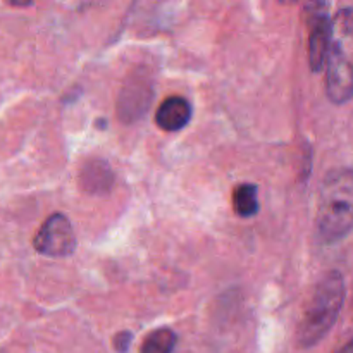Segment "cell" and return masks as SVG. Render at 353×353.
I'll list each match as a JSON object with an SVG mask.
<instances>
[{
	"label": "cell",
	"instance_id": "obj_1",
	"mask_svg": "<svg viewBox=\"0 0 353 353\" xmlns=\"http://www.w3.org/2000/svg\"><path fill=\"white\" fill-rule=\"evenodd\" d=\"M317 233L326 243H338L353 231V169H333L324 178L317 207Z\"/></svg>",
	"mask_w": 353,
	"mask_h": 353
},
{
	"label": "cell",
	"instance_id": "obj_2",
	"mask_svg": "<svg viewBox=\"0 0 353 353\" xmlns=\"http://www.w3.org/2000/svg\"><path fill=\"white\" fill-rule=\"evenodd\" d=\"M347 286L340 271H330L316 285L312 296L302 314L296 330V341L300 347L310 348L319 343L336 324L343 309Z\"/></svg>",
	"mask_w": 353,
	"mask_h": 353
},
{
	"label": "cell",
	"instance_id": "obj_3",
	"mask_svg": "<svg viewBox=\"0 0 353 353\" xmlns=\"http://www.w3.org/2000/svg\"><path fill=\"white\" fill-rule=\"evenodd\" d=\"M326 93L336 105L353 99V7H343L331 19Z\"/></svg>",
	"mask_w": 353,
	"mask_h": 353
},
{
	"label": "cell",
	"instance_id": "obj_4",
	"mask_svg": "<svg viewBox=\"0 0 353 353\" xmlns=\"http://www.w3.org/2000/svg\"><path fill=\"white\" fill-rule=\"evenodd\" d=\"M34 248L47 257H68L76 248V236L71 223L62 214L48 217L34 236Z\"/></svg>",
	"mask_w": 353,
	"mask_h": 353
},
{
	"label": "cell",
	"instance_id": "obj_5",
	"mask_svg": "<svg viewBox=\"0 0 353 353\" xmlns=\"http://www.w3.org/2000/svg\"><path fill=\"white\" fill-rule=\"evenodd\" d=\"M326 3H312L307 10L309 17V62L314 72L323 71L327 62L331 45V19Z\"/></svg>",
	"mask_w": 353,
	"mask_h": 353
},
{
	"label": "cell",
	"instance_id": "obj_6",
	"mask_svg": "<svg viewBox=\"0 0 353 353\" xmlns=\"http://www.w3.org/2000/svg\"><path fill=\"white\" fill-rule=\"evenodd\" d=\"M192 119V105L183 97H169L161 103L155 121L164 131H179Z\"/></svg>",
	"mask_w": 353,
	"mask_h": 353
},
{
	"label": "cell",
	"instance_id": "obj_7",
	"mask_svg": "<svg viewBox=\"0 0 353 353\" xmlns=\"http://www.w3.org/2000/svg\"><path fill=\"white\" fill-rule=\"evenodd\" d=\"M152 100L150 90L143 83H131L126 90H124V95H121V117L130 116V119H134L140 114L145 112V107L148 105V102Z\"/></svg>",
	"mask_w": 353,
	"mask_h": 353
},
{
	"label": "cell",
	"instance_id": "obj_8",
	"mask_svg": "<svg viewBox=\"0 0 353 353\" xmlns=\"http://www.w3.org/2000/svg\"><path fill=\"white\" fill-rule=\"evenodd\" d=\"M81 183L88 192H107L112 185V172H110V168L105 162H90L83 169Z\"/></svg>",
	"mask_w": 353,
	"mask_h": 353
},
{
	"label": "cell",
	"instance_id": "obj_9",
	"mask_svg": "<svg viewBox=\"0 0 353 353\" xmlns=\"http://www.w3.org/2000/svg\"><path fill=\"white\" fill-rule=\"evenodd\" d=\"M259 190L252 183H243L233 192V209L236 216L248 219L259 212Z\"/></svg>",
	"mask_w": 353,
	"mask_h": 353
},
{
	"label": "cell",
	"instance_id": "obj_10",
	"mask_svg": "<svg viewBox=\"0 0 353 353\" xmlns=\"http://www.w3.org/2000/svg\"><path fill=\"white\" fill-rule=\"evenodd\" d=\"M176 347V334L169 327H159L145 338L140 353H172Z\"/></svg>",
	"mask_w": 353,
	"mask_h": 353
},
{
	"label": "cell",
	"instance_id": "obj_11",
	"mask_svg": "<svg viewBox=\"0 0 353 353\" xmlns=\"http://www.w3.org/2000/svg\"><path fill=\"white\" fill-rule=\"evenodd\" d=\"M131 341H133V334L130 331H123V333H119L114 338V347H116V350L119 353H126L130 350Z\"/></svg>",
	"mask_w": 353,
	"mask_h": 353
},
{
	"label": "cell",
	"instance_id": "obj_12",
	"mask_svg": "<svg viewBox=\"0 0 353 353\" xmlns=\"http://www.w3.org/2000/svg\"><path fill=\"white\" fill-rule=\"evenodd\" d=\"M336 353H353V340L347 341V343H345Z\"/></svg>",
	"mask_w": 353,
	"mask_h": 353
}]
</instances>
